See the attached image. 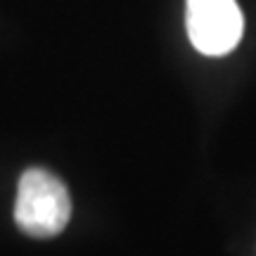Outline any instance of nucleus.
Segmentation results:
<instances>
[{
	"instance_id": "obj_1",
	"label": "nucleus",
	"mask_w": 256,
	"mask_h": 256,
	"mask_svg": "<svg viewBox=\"0 0 256 256\" xmlns=\"http://www.w3.org/2000/svg\"><path fill=\"white\" fill-rule=\"evenodd\" d=\"M72 216V200L64 183L46 168H28L19 178L14 220L31 238H55Z\"/></svg>"
},
{
	"instance_id": "obj_2",
	"label": "nucleus",
	"mask_w": 256,
	"mask_h": 256,
	"mask_svg": "<svg viewBox=\"0 0 256 256\" xmlns=\"http://www.w3.org/2000/svg\"><path fill=\"white\" fill-rule=\"evenodd\" d=\"M185 26L202 55L220 57L238 48L244 19L235 0H188Z\"/></svg>"
}]
</instances>
